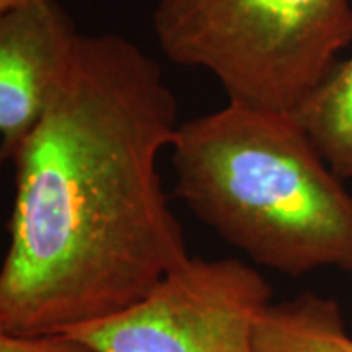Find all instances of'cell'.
<instances>
[{
    "label": "cell",
    "instance_id": "1",
    "mask_svg": "<svg viewBox=\"0 0 352 352\" xmlns=\"http://www.w3.org/2000/svg\"><path fill=\"white\" fill-rule=\"evenodd\" d=\"M159 63L116 34H80L45 113L14 155L0 321L67 335L122 314L190 258L159 157L178 129Z\"/></svg>",
    "mask_w": 352,
    "mask_h": 352
},
{
    "label": "cell",
    "instance_id": "2",
    "mask_svg": "<svg viewBox=\"0 0 352 352\" xmlns=\"http://www.w3.org/2000/svg\"><path fill=\"white\" fill-rule=\"evenodd\" d=\"M176 196L256 264L352 276V196L292 113L229 102L182 122Z\"/></svg>",
    "mask_w": 352,
    "mask_h": 352
},
{
    "label": "cell",
    "instance_id": "3",
    "mask_svg": "<svg viewBox=\"0 0 352 352\" xmlns=\"http://www.w3.org/2000/svg\"><path fill=\"white\" fill-rule=\"evenodd\" d=\"M155 36L229 102L294 113L352 43L351 0H159Z\"/></svg>",
    "mask_w": 352,
    "mask_h": 352
},
{
    "label": "cell",
    "instance_id": "4",
    "mask_svg": "<svg viewBox=\"0 0 352 352\" xmlns=\"http://www.w3.org/2000/svg\"><path fill=\"white\" fill-rule=\"evenodd\" d=\"M270 303L256 268L190 256L141 302L67 337L94 352H256V321Z\"/></svg>",
    "mask_w": 352,
    "mask_h": 352
},
{
    "label": "cell",
    "instance_id": "5",
    "mask_svg": "<svg viewBox=\"0 0 352 352\" xmlns=\"http://www.w3.org/2000/svg\"><path fill=\"white\" fill-rule=\"evenodd\" d=\"M80 32L57 0L0 14V170L38 126Z\"/></svg>",
    "mask_w": 352,
    "mask_h": 352
},
{
    "label": "cell",
    "instance_id": "6",
    "mask_svg": "<svg viewBox=\"0 0 352 352\" xmlns=\"http://www.w3.org/2000/svg\"><path fill=\"white\" fill-rule=\"evenodd\" d=\"M256 352H352L339 303L317 294L270 303L254 329Z\"/></svg>",
    "mask_w": 352,
    "mask_h": 352
},
{
    "label": "cell",
    "instance_id": "7",
    "mask_svg": "<svg viewBox=\"0 0 352 352\" xmlns=\"http://www.w3.org/2000/svg\"><path fill=\"white\" fill-rule=\"evenodd\" d=\"M292 116L331 170L352 180V55L333 65Z\"/></svg>",
    "mask_w": 352,
    "mask_h": 352
},
{
    "label": "cell",
    "instance_id": "8",
    "mask_svg": "<svg viewBox=\"0 0 352 352\" xmlns=\"http://www.w3.org/2000/svg\"><path fill=\"white\" fill-rule=\"evenodd\" d=\"M0 352H94L80 340L67 335L24 337L16 335L0 321Z\"/></svg>",
    "mask_w": 352,
    "mask_h": 352
},
{
    "label": "cell",
    "instance_id": "9",
    "mask_svg": "<svg viewBox=\"0 0 352 352\" xmlns=\"http://www.w3.org/2000/svg\"><path fill=\"white\" fill-rule=\"evenodd\" d=\"M24 2H28V0H0V14L10 10V8L18 6V4H24Z\"/></svg>",
    "mask_w": 352,
    "mask_h": 352
}]
</instances>
